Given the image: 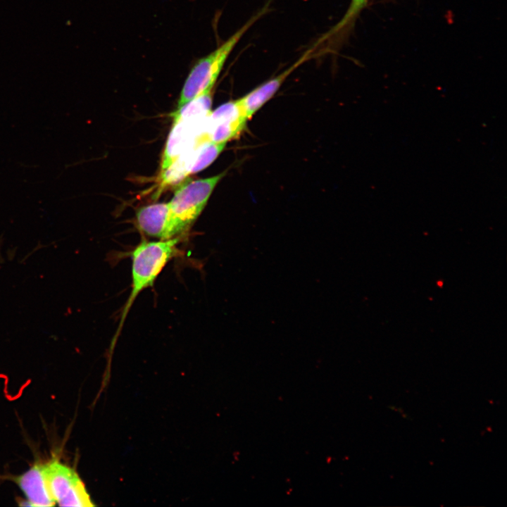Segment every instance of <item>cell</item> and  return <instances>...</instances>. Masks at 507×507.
Wrapping results in <instances>:
<instances>
[{"label":"cell","instance_id":"obj_1","mask_svg":"<svg viewBox=\"0 0 507 507\" xmlns=\"http://www.w3.org/2000/svg\"><path fill=\"white\" fill-rule=\"evenodd\" d=\"M179 242L178 237L164 240L142 241L131 252V291L121 314L116 336L138 295L154 285L166 264L178 254Z\"/></svg>","mask_w":507,"mask_h":507},{"label":"cell","instance_id":"obj_2","mask_svg":"<svg viewBox=\"0 0 507 507\" xmlns=\"http://www.w3.org/2000/svg\"><path fill=\"white\" fill-rule=\"evenodd\" d=\"M266 11L264 8L208 55L199 59L189 72L182 89L177 108L212 90L230 54L244 33Z\"/></svg>","mask_w":507,"mask_h":507},{"label":"cell","instance_id":"obj_3","mask_svg":"<svg viewBox=\"0 0 507 507\" xmlns=\"http://www.w3.org/2000/svg\"><path fill=\"white\" fill-rule=\"evenodd\" d=\"M226 171L187 182L175 191L169 206L170 238L185 232L202 212L213 189Z\"/></svg>","mask_w":507,"mask_h":507},{"label":"cell","instance_id":"obj_4","mask_svg":"<svg viewBox=\"0 0 507 507\" xmlns=\"http://www.w3.org/2000/svg\"><path fill=\"white\" fill-rule=\"evenodd\" d=\"M49 492L60 506H93L94 503L78 474L57 460L44 463Z\"/></svg>","mask_w":507,"mask_h":507},{"label":"cell","instance_id":"obj_5","mask_svg":"<svg viewBox=\"0 0 507 507\" xmlns=\"http://www.w3.org/2000/svg\"><path fill=\"white\" fill-rule=\"evenodd\" d=\"M205 122L204 134L201 135L204 141L227 143L242 132L247 120L236 99L223 104L210 112Z\"/></svg>","mask_w":507,"mask_h":507},{"label":"cell","instance_id":"obj_6","mask_svg":"<svg viewBox=\"0 0 507 507\" xmlns=\"http://www.w3.org/2000/svg\"><path fill=\"white\" fill-rule=\"evenodd\" d=\"M312 49L307 51L291 66L275 77L260 84L244 96L237 99L239 108L246 120L261 109L279 90L286 79L312 56Z\"/></svg>","mask_w":507,"mask_h":507},{"label":"cell","instance_id":"obj_7","mask_svg":"<svg viewBox=\"0 0 507 507\" xmlns=\"http://www.w3.org/2000/svg\"><path fill=\"white\" fill-rule=\"evenodd\" d=\"M32 506H54L56 502L48 489L44 463H35L24 473L13 479Z\"/></svg>","mask_w":507,"mask_h":507},{"label":"cell","instance_id":"obj_8","mask_svg":"<svg viewBox=\"0 0 507 507\" xmlns=\"http://www.w3.org/2000/svg\"><path fill=\"white\" fill-rule=\"evenodd\" d=\"M136 225L146 236L160 240L171 239L168 203H156L139 208L136 213Z\"/></svg>","mask_w":507,"mask_h":507},{"label":"cell","instance_id":"obj_9","mask_svg":"<svg viewBox=\"0 0 507 507\" xmlns=\"http://www.w3.org/2000/svg\"><path fill=\"white\" fill-rule=\"evenodd\" d=\"M206 117L173 123L163 153L161 172L170 166L182 152L189 148V145L192 142V138L197 131V125H200Z\"/></svg>","mask_w":507,"mask_h":507},{"label":"cell","instance_id":"obj_10","mask_svg":"<svg viewBox=\"0 0 507 507\" xmlns=\"http://www.w3.org/2000/svg\"><path fill=\"white\" fill-rule=\"evenodd\" d=\"M212 90L206 92L177 108L171 115L173 123L206 117L211 112Z\"/></svg>","mask_w":507,"mask_h":507},{"label":"cell","instance_id":"obj_11","mask_svg":"<svg viewBox=\"0 0 507 507\" xmlns=\"http://www.w3.org/2000/svg\"><path fill=\"white\" fill-rule=\"evenodd\" d=\"M369 0H351L348 9L341 20L333 26L318 42L324 43L331 38L344 37L351 27Z\"/></svg>","mask_w":507,"mask_h":507},{"label":"cell","instance_id":"obj_12","mask_svg":"<svg viewBox=\"0 0 507 507\" xmlns=\"http://www.w3.org/2000/svg\"><path fill=\"white\" fill-rule=\"evenodd\" d=\"M191 173H198L210 165L220 154L226 143L196 142Z\"/></svg>","mask_w":507,"mask_h":507}]
</instances>
